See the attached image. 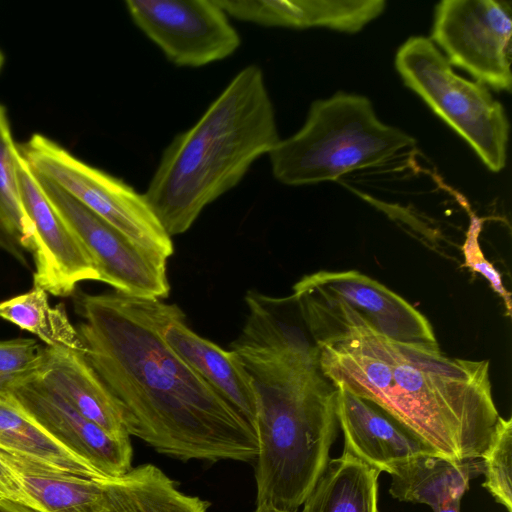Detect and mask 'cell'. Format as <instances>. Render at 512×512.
<instances>
[{"label": "cell", "mask_w": 512, "mask_h": 512, "mask_svg": "<svg viewBox=\"0 0 512 512\" xmlns=\"http://www.w3.org/2000/svg\"><path fill=\"white\" fill-rule=\"evenodd\" d=\"M4 63H5V55L2 52V50L0 49V73L4 67Z\"/></svg>", "instance_id": "obj_31"}, {"label": "cell", "mask_w": 512, "mask_h": 512, "mask_svg": "<svg viewBox=\"0 0 512 512\" xmlns=\"http://www.w3.org/2000/svg\"><path fill=\"white\" fill-rule=\"evenodd\" d=\"M38 379L112 437L130 440L118 406L83 353L63 347L44 348Z\"/></svg>", "instance_id": "obj_17"}, {"label": "cell", "mask_w": 512, "mask_h": 512, "mask_svg": "<svg viewBox=\"0 0 512 512\" xmlns=\"http://www.w3.org/2000/svg\"><path fill=\"white\" fill-rule=\"evenodd\" d=\"M473 462L436 454L413 458L389 473V492L399 501L425 504L432 510L461 503L473 473L479 471Z\"/></svg>", "instance_id": "obj_19"}, {"label": "cell", "mask_w": 512, "mask_h": 512, "mask_svg": "<svg viewBox=\"0 0 512 512\" xmlns=\"http://www.w3.org/2000/svg\"><path fill=\"white\" fill-rule=\"evenodd\" d=\"M44 348L34 339L0 340V394L38 371Z\"/></svg>", "instance_id": "obj_26"}, {"label": "cell", "mask_w": 512, "mask_h": 512, "mask_svg": "<svg viewBox=\"0 0 512 512\" xmlns=\"http://www.w3.org/2000/svg\"><path fill=\"white\" fill-rule=\"evenodd\" d=\"M108 512H207L210 503L181 492L175 482L153 464L101 480Z\"/></svg>", "instance_id": "obj_20"}, {"label": "cell", "mask_w": 512, "mask_h": 512, "mask_svg": "<svg viewBox=\"0 0 512 512\" xmlns=\"http://www.w3.org/2000/svg\"><path fill=\"white\" fill-rule=\"evenodd\" d=\"M0 512H5V511H3V510H1V509H0Z\"/></svg>", "instance_id": "obj_32"}, {"label": "cell", "mask_w": 512, "mask_h": 512, "mask_svg": "<svg viewBox=\"0 0 512 512\" xmlns=\"http://www.w3.org/2000/svg\"><path fill=\"white\" fill-rule=\"evenodd\" d=\"M163 336L169 347L255 432L258 415L256 393L235 353L222 349L191 330L185 322L183 311L168 323Z\"/></svg>", "instance_id": "obj_16"}, {"label": "cell", "mask_w": 512, "mask_h": 512, "mask_svg": "<svg viewBox=\"0 0 512 512\" xmlns=\"http://www.w3.org/2000/svg\"><path fill=\"white\" fill-rule=\"evenodd\" d=\"M404 84L474 150L492 172L506 166L509 121L489 88L456 74L430 38L413 36L397 50Z\"/></svg>", "instance_id": "obj_7"}, {"label": "cell", "mask_w": 512, "mask_h": 512, "mask_svg": "<svg viewBox=\"0 0 512 512\" xmlns=\"http://www.w3.org/2000/svg\"><path fill=\"white\" fill-rule=\"evenodd\" d=\"M0 509L5 512H45L20 486L0 459Z\"/></svg>", "instance_id": "obj_28"}, {"label": "cell", "mask_w": 512, "mask_h": 512, "mask_svg": "<svg viewBox=\"0 0 512 512\" xmlns=\"http://www.w3.org/2000/svg\"><path fill=\"white\" fill-rule=\"evenodd\" d=\"M484 220L472 214L470 216L469 227L466 232V238L462 245L464 256V266L474 272L481 274L491 285L492 289L503 299L507 315H511V295L504 287L500 273L484 257L481 250L479 237L482 231Z\"/></svg>", "instance_id": "obj_27"}, {"label": "cell", "mask_w": 512, "mask_h": 512, "mask_svg": "<svg viewBox=\"0 0 512 512\" xmlns=\"http://www.w3.org/2000/svg\"><path fill=\"white\" fill-rule=\"evenodd\" d=\"M279 140L263 71L247 65L167 145L143 194L167 234H182Z\"/></svg>", "instance_id": "obj_4"}, {"label": "cell", "mask_w": 512, "mask_h": 512, "mask_svg": "<svg viewBox=\"0 0 512 512\" xmlns=\"http://www.w3.org/2000/svg\"><path fill=\"white\" fill-rule=\"evenodd\" d=\"M7 393L46 432L103 477H117L132 468L130 440L116 439L85 418L35 373L13 384Z\"/></svg>", "instance_id": "obj_13"}, {"label": "cell", "mask_w": 512, "mask_h": 512, "mask_svg": "<svg viewBox=\"0 0 512 512\" xmlns=\"http://www.w3.org/2000/svg\"><path fill=\"white\" fill-rule=\"evenodd\" d=\"M415 143L382 122L367 97L339 91L314 101L303 126L280 139L268 155L277 181L302 186L381 166Z\"/></svg>", "instance_id": "obj_5"}, {"label": "cell", "mask_w": 512, "mask_h": 512, "mask_svg": "<svg viewBox=\"0 0 512 512\" xmlns=\"http://www.w3.org/2000/svg\"><path fill=\"white\" fill-rule=\"evenodd\" d=\"M0 250L4 251L24 266H28L26 249L20 239L10 229L0 214Z\"/></svg>", "instance_id": "obj_29"}, {"label": "cell", "mask_w": 512, "mask_h": 512, "mask_svg": "<svg viewBox=\"0 0 512 512\" xmlns=\"http://www.w3.org/2000/svg\"><path fill=\"white\" fill-rule=\"evenodd\" d=\"M18 154V144L13 138L7 110L0 103V214L26 251L30 252L33 228L21 200L17 174Z\"/></svg>", "instance_id": "obj_24"}, {"label": "cell", "mask_w": 512, "mask_h": 512, "mask_svg": "<svg viewBox=\"0 0 512 512\" xmlns=\"http://www.w3.org/2000/svg\"><path fill=\"white\" fill-rule=\"evenodd\" d=\"M253 512H280V511L275 510L270 507H267V506L258 505V506H256V509Z\"/></svg>", "instance_id": "obj_30"}, {"label": "cell", "mask_w": 512, "mask_h": 512, "mask_svg": "<svg viewBox=\"0 0 512 512\" xmlns=\"http://www.w3.org/2000/svg\"><path fill=\"white\" fill-rule=\"evenodd\" d=\"M229 17L266 27L356 33L380 16L383 0H216Z\"/></svg>", "instance_id": "obj_15"}, {"label": "cell", "mask_w": 512, "mask_h": 512, "mask_svg": "<svg viewBox=\"0 0 512 512\" xmlns=\"http://www.w3.org/2000/svg\"><path fill=\"white\" fill-rule=\"evenodd\" d=\"M36 177L49 202L94 261L101 282L129 297H168L166 259L138 245L56 184Z\"/></svg>", "instance_id": "obj_10"}, {"label": "cell", "mask_w": 512, "mask_h": 512, "mask_svg": "<svg viewBox=\"0 0 512 512\" xmlns=\"http://www.w3.org/2000/svg\"><path fill=\"white\" fill-rule=\"evenodd\" d=\"M344 450L380 472L423 455H439L372 403L338 388ZM441 456V455H440Z\"/></svg>", "instance_id": "obj_14"}, {"label": "cell", "mask_w": 512, "mask_h": 512, "mask_svg": "<svg viewBox=\"0 0 512 512\" xmlns=\"http://www.w3.org/2000/svg\"><path fill=\"white\" fill-rule=\"evenodd\" d=\"M75 300L84 356L129 436L183 461L255 460L252 427L164 339L180 307L115 291Z\"/></svg>", "instance_id": "obj_1"}, {"label": "cell", "mask_w": 512, "mask_h": 512, "mask_svg": "<svg viewBox=\"0 0 512 512\" xmlns=\"http://www.w3.org/2000/svg\"><path fill=\"white\" fill-rule=\"evenodd\" d=\"M17 174L22 204L33 228V286L67 297L82 281H100L94 261L49 202L20 151Z\"/></svg>", "instance_id": "obj_12"}, {"label": "cell", "mask_w": 512, "mask_h": 512, "mask_svg": "<svg viewBox=\"0 0 512 512\" xmlns=\"http://www.w3.org/2000/svg\"><path fill=\"white\" fill-rule=\"evenodd\" d=\"M291 295L313 343L364 327L390 340L438 345L427 318L380 282L355 270L318 271L297 281Z\"/></svg>", "instance_id": "obj_6"}, {"label": "cell", "mask_w": 512, "mask_h": 512, "mask_svg": "<svg viewBox=\"0 0 512 512\" xmlns=\"http://www.w3.org/2000/svg\"><path fill=\"white\" fill-rule=\"evenodd\" d=\"M0 449L33 457L80 476L105 479L46 432L7 392L0 394Z\"/></svg>", "instance_id": "obj_22"}, {"label": "cell", "mask_w": 512, "mask_h": 512, "mask_svg": "<svg viewBox=\"0 0 512 512\" xmlns=\"http://www.w3.org/2000/svg\"><path fill=\"white\" fill-rule=\"evenodd\" d=\"M231 350L257 397L256 506L298 512L330 460L339 389L317 346L281 315L246 323Z\"/></svg>", "instance_id": "obj_3"}, {"label": "cell", "mask_w": 512, "mask_h": 512, "mask_svg": "<svg viewBox=\"0 0 512 512\" xmlns=\"http://www.w3.org/2000/svg\"><path fill=\"white\" fill-rule=\"evenodd\" d=\"M18 147L36 175L56 184L149 252L166 260L173 255L172 239L144 194L84 162L42 133L32 134Z\"/></svg>", "instance_id": "obj_8"}, {"label": "cell", "mask_w": 512, "mask_h": 512, "mask_svg": "<svg viewBox=\"0 0 512 512\" xmlns=\"http://www.w3.org/2000/svg\"><path fill=\"white\" fill-rule=\"evenodd\" d=\"M0 459L45 512H108L102 479L80 476L13 451L0 449Z\"/></svg>", "instance_id": "obj_18"}, {"label": "cell", "mask_w": 512, "mask_h": 512, "mask_svg": "<svg viewBox=\"0 0 512 512\" xmlns=\"http://www.w3.org/2000/svg\"><path fill=\"white\" fill-rule=\"evenodd\" d=\"M380 471L348 452L330 459L298 512H379Z\"/></svg>", "instance_id": "obj_21"}, {"label": "cell", "mask_w": 512, "mask_h": 512, "mask_svg": "<svg viewBox=\"0 0 512 512\" xmlns=\"http://www.w3.org/2000/svg\"><path fill=\"white\" fill-rule=\"evenodd\" d=\"M134 24L179 67H201L231 56L241 38L216 0H128Z\"/></svg>", "instance_id": "obj_11"}, {"label": "cell", "mask_w": 512, "mask_h": 512, "mask_svg": "<svg viewBox=\"0 0 512 512\" xmlns=\"http://www.w3.org/2000/svg\"><path fill=\"white\" fill-rule=\"evenodd\" d=\"M316 346L336 387L372 403L441 456L482 458L502 418L489 361L449 357L439 345L396 342L364 327Z\"/></svg>", "instance_id": "obj_2"}, {"label": "cell", "mask_w": 512, "mask_h": 512, "mask_svg": "<svg viewBox=\"0 0 512 512\" xmlns=\"http://www.w3.org/2000/svg\"><path fill=\"white\" fill-rule=\"evenodd\" d=\"M483 487L495 501L512 512V420L501 418L482 455Z\"/></svg>", "instance_id": "obj_25"}, {"label": "cell", "mask_w": 512, "mask_h": 512, "mask_svg": "<svg viewBox=\"0 0 512 512\" xmlns=\"http://www.w3.org/2000/svg\"><path fill=\"white\" fill-rule=\"evenodd\" d=\"M0 318L36 335L48 347H63L84 354L77 328L65 305L51 306L47 292L33 286L26 293L0 302Z\"/></svg>", "instance_id": "obj_23"}, {"label": "cell", "mask_w": 512, "mask_h": 512, "mask_svg": "<svg viewBox=\"0 0 512 512\" xmlns=\"http://www.w3.org/2000/svg\"><path fill=\"white\" fill-rule=\"evenodd\" d=\"M430 40L451 66L488 88L511 91V1L443 0L435 7Z\"/></svg>", "instance_id": "obj_9"}]
</instances>
